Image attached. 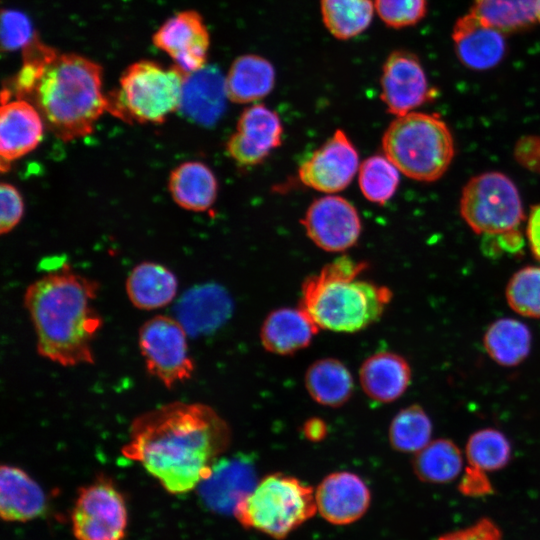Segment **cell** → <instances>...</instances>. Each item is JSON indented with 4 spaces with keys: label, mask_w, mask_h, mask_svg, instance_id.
Segmentation results:
<instances>
[{
    "label": "cell",
    "mask_w": 540,
    "mask_h": 540,
    "mask_svg": "<svg viewBox=\"0 0 540 540\" xmlns=\"http://www.w3.org/2000/svg\"><path fill=\"white\" fill-rule=\"evenodd\" d=\"M230 430L209 406L172 402L134 419L122 447L171 494L197 488L228 447Z\"/></svg>",
    "instance_id": "6da1fadb"
},
{
    "label": "cell",
    "mask_w": 540,
    "mask_h": 540,
    "mask_svg": "<svg viewBox=\"0 0 540 540\" xmlns=\"http://www.w3.org/2000/svg\"><path fill=\"white\" fill-rule=\"evenodd\" d=\"M98 283L63 268L33 282L24 304L37 338L38 353L62 366L92 364V342L102 318L92 306Z\"/></svg>",
    "instance_id": "7a4b0ae2"
},
{
    "label": "cell",
    "mask_w": 540,
    "mask_h": 540,
    "mask_svg": "<svg viewBox=\"0 0 540 540\" xmlns=\"http://www.w3.org/2000/svg\"><path fill=\"white\" fill-rule=\"evenodd\" d=\"M29 97L50 131L63 141L90 134L107 111L101 66L74 53L58 55Z\"/></svg>",
    "instance_id": "3957f363"
},
{
    "label": "cell",
    "mask_w": 540,
    "mask_h": 540,
    "mask_svg": "<svg viewBox=\"0 0 540 540\" xmlns=\"http://www.w3.org/2000/svg\"><path fill=\"white\" fill-rule=\"evenodd\" d=\"M367 263L341 256L308 277L300 307L319 328L360 331L381 318L392 299L389 288L360 279Z\"/></svg>",
    "instance_id": "277c9868"
},
{
    "label": "cell",
    "mask_w": 540,
    "mask_h": 540,
    "mask_svg": "<svg viewBox=\"0 0 540 540\" xmlns=\"http://www.w3.org/2000/svg\"><path fill=\"white\" fill-rule=\"evenodd\" d=\"M384 155L405 176L433 182L448 170L455 154L453 135L438 114L397 116L382 138Z\"/></svg>",
    "instance_id": "5b68a950"
},
{
    "label": "cell",
    "mask_w": 540,
    "mask_h": 540,
    "mask_svg": "<svg viewBox=\"0 0 540 540\" xmlns=\"http://www.w3.org/2000/svg\"><path fill=\"white\" fill-rule=\"evenodd\" d=\"M186 76L175 65L137 61L124 70L119 87L106 95L107 112L128 123H162L179 109Z\"/></svg>",
    "instance_id": "8992f818"
},
{
    "label": "cell",
    "mask_w": 540,
    "mask_h": 540,
    "mask_svg": "<svg viewBox=\"0 0 540 540\" xmlns=\"http://www.w3.org/2000/svg\"><path fill=\"white\" fill-rule=\"evenodd\" d=\"M316 512L315 492L310 486L275 473L259 481L233 514L242 526L283 539Z\"/></svg>",
    "instance_id": "52a82bcc"
},
{
    "label": "cell",
    "mask_w": 540,
    "mask_h": 540,
    "mask_svg": "<svg viewBox=\"0 0 540 540\" xmlns=\"http://www.w3.org/2000/svg\"><path fill=\"white\" fill-rule=\"evenodd\" d=\"M459 209L471 230L489 237L516 231L524 219L516 185L497 171L472 177L462 190Z\"/></svg>",
    "instance_id": "ba28073f"
},
{
    "label": "cell",
    "mask_w": 540,
    "mask_h": 540,
    "mask_svg": "<svg viewBox=\"0 0 540 540\" xmlns=\"http://www.w3.org/2000/svg\"><path fill=\"white\" fill-rule=\"evenodd\" d=\"M71 522L77 540H123L128 524L124 497L109 479L99 478L79 490Z\"/></svg>",
    "instance_id": "9c48e42d"
},
{
    "label": "cell",
    "mask_w": 540,
    "mask_h": 540,
    "mask_svg": "<svg viewBox=\"0 0 540 540\" xmlns=\"http://www.w3.org/2000/svg\"><path fill=\"white\" fill-rule=\"evenodd\" d=\"M139 348L148 372L167 388L187 380L194 371L187 332L177 319L157 315L139 331Z\"/></svg>",
    "instance_id": "30bf717a"
},
{
    "label": "cell",
    "mask_w": 540,
    "mask_h": 540,
    "mask_svg": "<svg viewBox=\"0 0 540 540\" xmlns=\"http://www.w3.org/2000/svg\"><path fill=\"white\" fill-rule=\"evenodd\" d=\"M380 85L381 100L396 117L413 112L436 96L420 59L407 50H395L386 58Z\"/></svg>",
    "instance_id": "8fae6325"
},
{
    "label": "cell",
    "mask_w": 540,
    "mask_h": 540,
    "mask_svg": "<svg viewBox=\"0 0 540 540\" xmlns=\"http://www.w3.org/2000/svg\"><path fill=\"white\" fill-rule=\"evenodd\" d=\"M302 224L308 237L329 252H341L354 246L362 229L356 208L340 196H324L313 201Z\"/></svg>",
    "instance_id": "7c38bea8"
},
{
    "label": "cell",
    "mask_w": 540,
    "mask_h": 540,
    "mask_svg": "<svg viewBox=\"0 0 540 540\" xmlns=\"http://www.w3.org/2000/svg\"><path fill=\"white\" fill-rule=\"evenodd\" d=\"M152 41L186 75L206 66L209 31L202 16L194 10L181 11L168 18L155 32Z\"/></svg>",
    "instance_id": "4fadbf2b"
},
{
    "label": "cell",
    "mask_w": 540,
    "mask_h": 540,
    "mask_svg": "<svg viewBox=\"0 0 540 540\" xmlns=\"http://www.w3.org/2000/svg\"><path fill=\"white\" fill-rule=\"evenodd\" d=\"M359 168L356 148L342 130L334 134L299 167L303 184L325 193L345 189Z\"/></svg>",
    "instance_id": "5bb4252c"
},
{
    "label": "cell",
    "mask_w": 540,
    "mask_h": 540,
    "mask_svg": "<svg viewBox=\"0 0 540 540\" xmlns=\"http://www.w3.org/2000/svg\"><path fill=\"white\" fill-rule=\"evenodd\" d=\"M282 135L283 126L278 114L263 104H253L240 115L226 150L239 166H255L280 146Z\"/></svg>",
    "instance_id": "9a60e30c"
},
{
    "label": "cell",
    "mask_w": 540,
    "mask_h": 540,
    "mask_svg": "<svg viewBox=\"0 0 540 540\" xmlns=\"http://www.w3.org/2000/svg\"><path fill=\"white\" fill-rule=\"evenodd\" d=\"M257 483L253 459L250 455L238 453L217 459L197 488L200 499L210 510L226 514L233 513Z\"/></svg>",
    "instance_id": "2e32d148"
},
{
    "label": "cell",
    "mask_w": 540,
    "mask_h": 540,
    "mask_svg": "<svg viewBox=\"0 0 540 540\" xmlns=\"http://www.w3.org/2000/svg\"><path fill=\"white\" fill-rule=\"evenodd\" d=\"M505 35L471 8L456 20L451 38L457 59L463 66L486 71L504 59L507 51Z\"/></svg>",
    "instance_id": "e0dca14e"
},
{
    "label": "cell",
    "mask_w": 540,
    "mask_h": 540,
    "mask_svg": "<svg viewBox=\"0 0 540 540\" xmlns=\"http://www.w3.org/2000/svg\"><path fill=\"white\" fill-rule=\"evenodd\" d=\"M317 511L328 522L347 525L367 511L371 494L356 474L340 471L327 475L315 491Z\"/></svg>",
    "instance_id": "ac0fdd59"
},
{
    "label": "cell",
    "mask_w": 540,
    "mask_h": 540,
    "mask_svg": "<svg viewBox=\"0 0 540 540\" xmlns=\"http://www.w3.org/2000/svg\"><path fill=\"white\" fill-rule=\"evenodd\" d=\"M0 110L1 169L33 151L41 142L44 121L37 108L25 99L2 97Z\"/></svg>",
    "instance_id": "d6986e66"
},
{
    "label": "cell",
    "mask_w": 540,
    "mask_h": 540,
    "mask_svg": "<svg viewBox=\"0 0 540 540\" xmlns=\"http://www.w3.org/2000/svg\"><path fill=\"white\" fill-rule=\"evenodd\" d=\"M232 307V299L222 286L207 283L190 288L182 295L175 308L176 319L187 334H207L229 319Z\"/></svg>",
    "instance_id": "ffe728a7"
},
{
    "label": "cell",
    "mask_w": 540,
    "mask_h": 540,
    "mask_svg": "<svg viewBox=\"0 0 540 540\" xmlns=\"http://www.w3.org/2000/svg\"><path fill=\"white\" fill-rule=\"evenodd\" d=\"M228 99L225 77L213 66H205L185 77L179 111L201 126L214 125L223 115Z\"/></svg>",
    "instance_id": "44dd1931"
},
{
    "label": "cell",
    "mask_w": 540,
    "mask_h": 540,
    "mask_svg": "<svg viewBox=\"0 0 540 540\" xmlns=\"http://www.w3.org/2000/svg\"><path fill=\"white\" fill-rule=\"evenodd\" d=\"M359 378L369 398L376 402L389 403L405 393L411 383L412 371L404 357L394 352L382 351L363 362Z\"/></svg>",
    "instance_id": "7402d4cb"
},
{
    "label": "cell",
    "mask_w": 540,
    "mask_h": 540,
    "mask_svg": "<svg viewBox=\"0 0 540 540\" xmlns=\"http://www.w3.org/2000/svg\"><path fill=\"white\" fill-rule=\"evenodd\" d=\"M319 326L301 307L272 311L260 330L263 347L275 354L289 355L310 344Z\"/></svg>",
    "instance_id": "603a6c76"
},
{
    "label": "cell",
    "mask_w": 540,
    "mask_h": 540,
    "mask_svg": "<svg viewBox=\"0 0 540 540\" xmlns=\"http://www.w3.org/2000/svg\"><path fill=\"white\" fill-rule=\"evenodd\" d=\"M40 485L19 467L3 464L0 469V514L9 522H25L46 510Z\"/></svg>",
    "instance_id": "cb8c5ba5"
},
{
    "label": "cell",
    "mask_w": 540,
    "mask_h": 540,
    "mask_svg": "<svg viewBox=\"0 0 540 540\" xmlns=\"http://www.w3.org/2000/svg\"><path fill=\"white\" fill-rule=\"evenodd\" d=\"M483 347L489 358L502 367L522 364L532 348V332L521 320L503 317L491 322L483 333Z\"/></svg>",
    "instance_id": "d4e9b609"
},
{
    "label": "cell",
    "mask_w": 540,
    "mask_h": 540,
    "mask_svg": "<svg viewBox=\"0 0 540 540\" xmlns=\"http://www.w3.org/2000/svg\"><path fill=\"white\" fill-rule=\"evenodd\" d=\"M275 84V69L266 58L255 54L237 57L225 76L228 99L251 103L266 97Z\"/></svg>",
    "instance_id": "484cf974"
},
{
    "label": "cell",
    "mask_w": 540,
    "mask_h": 540,
    "mask_svg": "<svg viewBox=\"0 0 540 540\" xmlns=\"http://www.w3.org/2000/svg\"><path fill=\"white\" fill-rule=\"evenodd\" d=\"M168 188L176 204L196 212L209 209L218 193L214 173L198 161H188L177 166L170 174Z\"/></svg>",
    "instance_id": "4316f807"
},
{
    "label": "cell",
    "mask_w": 540,
    "mask_h": 540,
    "mask_svg": "<svg viewBox=\"0 0 540 540\" xmlns=\"http://www.w3.org/2000/svg\"><path fill=\"white\" fill-rule=\"evenodd\" d=\"M178 282L166 267L144 262L130 272L126 281V291L132 304L143 310L166 306L175 297Z\"/></svg>",
    "instance_id": "83f0119b"
},
{
    "label": "cell",
    "mask_w": 540,
    "mask_h": 540,
    "mask_svg": "<svg viewBox=\"0 0 540 540\" xmlns=\"http://www.w3.org/2000/svg\"><path fill=\"white\" fill-rule=\"evenodd\" d=\"M305 386L314 401L338 407L349 400L353 392V378L339 360L325 358L315 361L306 371Z\"/></svg>",
    "instance_id": "f1b7e54d"
},
{
    "label": "cell",
    "mask_w": 540,
    "mask_h": 540,
    "mask_svg": "<svg viewBox=\"0 0 540 540\" xmlns=\"http://www.w3.org/2000/svg\"><path fill=\"white\" fill-rule=\"evenodd\" d=\"M413 469L423 482L445 484L455 480L463 470V453L459 446L448 438L431 440L415 453Z\"/></svg>",
    "instance_id": "f546056e"
},
{
    "label": "cell",
    "mask_w": 540,
    "mask_h": 540,
    "mask_svg": "<svg viewBox=\"0 0 540 540\" xmlns=\"http://www.w3.org/2000/svg\"><path fill=\"white\" fill-rule=\"evenodd\" d=\"M371 0H320V11L327 30L337 39L348 40L365 31L373 18Z\"/></svg>",
    "instance_id": "4dcf8cb0"
},
{
    "label": "cell",
    "mask_w": 540,
    "mask_h": 540,
    "mask_svg": "<svg viewBox=\"0 0 540 540\" xmlns=\"http://www.w3.org/2000/svg\"><path fill=\"white\" fill-rule=\"evenodd\" d=\"M512 456L510 440L496 428L486 427L474 431L465 444L468 465L487 473L505 468Z\"/></svg>",
    "instance_id": "1f68e13d"
},
{
    "label": "cell",
    "mask_w": 540,
    "mask_h": 540,
    "mask_svg": "<svg viewBox=\"0 0 540 540\" xmlns=\"http://www.w3.org/2000/svg\"><path fill=\"white\" fill-rule=\"evenodd\" d=\"M472 9L503 33L531 28L536 20L538 0H472Z\"/></svg>",
    "instance_id": "d6a6232c"
},
{
    "label": "cell",
    "mask_w": 540,
    "mask_h": 540,
    "mask_svg": "<svg viewBox=\"0 0 540 540\" xmlns=\"http://www.w3.org/2000/svg\"><path fill=\"white\" fill-rule=\"evenodd\" d=\"M432 432L433 424L427 412L420 405L412 404L392 419L389 441L397 451L417 453L431 441Z\"/></svg>",
    "instance_id": "836d02e7"
},
{
    "label": "cell",
    "mask_w": 540,
    "mask_h": 540,
    "mask_svg": "<svg viewBox=\"0 0 540 540\" xmlns=\"http://www.w3.org/2000/svg\"><path fill=\"white\" fill-rule=\"evenodd\" d=\"M397 167L384 155L367 158L359 167L358 182L364 197L383 205L389 201L399 186Z\"/></svg>",
    "instance_id": "e575fe53"
},
{
    "label": "cell",
    "mask_w": 540,
    "mask_h": 540,
    "mask_svg": "<svg viewBox=\"0 0 540 540\" xmlns=\"http://www.w3.org/2000/svg\"><path fill=\"white\" fill-rule=\"evenodd\" d=\"M505 299L516 314L540 319V266H526L516 271L506 285Z\"/></svg>",
    "instance_id": "d590c367"
},
{
    "label": "cell",
    "mask_w": 540,
    "mask_h": 540,
    "mask_svg": "<svg viewBox=\"0 0 540 540\" xmlns=\"http://www.w3.org/2000/svg\"><path fill=\"white\" fill-rule=\"evenodd\" d=\"M23 64L16 75L14 89L18 99L29 97L46 67L58 56L36 37L23 49Z\"/></svg>",
    "instance_id": "8d00e7d4"
},
{
    "label": "cell",
    "mask_w": 540,
    "mask_h": 540,
    "mask_svg": "<svg viewBox=\"0 0 540 540\" xmlns=\"http://www.w3.org/2000/svg\"><path fill=\"white\" fill-rule=\"evenodd\" d=\"M375 10L385 25L402 29L416 25L427 13V0H375Z\"/></svg>",
    "instance_id": "74e56055"
},
{
    "label": "cell",
    "mask_w": 540,
    "mask_h": 540,
    "mask_svg": "<svg viewBox=\"0 0 540 540\" xmlns=\"http://www.w3.org/2000/svg\"><path fill=\"white\" fill-rule=\"evenodd\" d=\"M34 37L31 22L26 15L15 10L2 11L1 45L3 50L23 49Z\"/></svg>",
    "instance_id": "f35d334b"
},
{
    "label": "cell",
    "mask_w": 540,
    "mask_h": 540,
    "mask_svg": "<svg viewBox=\"0 0 540 540\" xmlns=\"http://www.w3.org/2000/svg\"><path fill=\"white\" fill-rule=\"evenodd\" d=\"M0 204V232L5 234L11 231L21 220L24 204L17 188L4 182L0 187Z\"/></svg>",
    "instance_id": "ab89813d"
},
{
    "label": "cell",
    "mask_w": 540,
    "mask_h": 540,
    "mask_svg": "<svg viewBox=\"0 0 540 540\" xmlns=\"http://www.w3.org/2000/svg\"><path fill=\"white\" fill-rule=\"evenodd\" d=\"M437 540H503V538L496 523L483 518L469 527L442 535Z\"/></svg>",
    "instance_id": "60d3db41"
},
{
    "label": "cell",
    "mask_w": 540,
    "mask_h": 540,
    "mask_svg": "<svg viewBox=\"0 0 540 540\" xmlns=\"http://www.w3.org/2000/svg\"><path fill=\"white\" fill-rule=\"evenodd\" d=\"M459 491L470 497H481L493 492L487 472L467 465L458 485Z\"/></svg>",
    "instance_id": "b9f144b4"
},
{
    "label": "cell",
    "mask_w": 540,
    "mask_h": 540,
    "mask_svg": "<svg viewBox=\"0 0 540 540\" xmlns=\"http://www.w3.org/2000/svg\"><path fill=\"white\" fill-rule=\"evenodd\" d=\"M517 161L527 169L540 172V137L521 138L514 150Z\"/></svg>",
    "instance_id": "7bdbcfd3"
},
{
    "label": "cell",
    "mask_w": 540,
    "mask_h": 540,
    "mask_svg": "<svg viewBox=\"0 0 540 540\" xmlns=\"http://www.w3.org/2000/svg\"><path fill=\"white\" fill-rule=\"evenodd\" d=\"M527 239L535 258L540 262V203L530 210L527 222Z\"/></svg>",
    "instance_id": "ee69618b"
},
{
    "label": "cell",
    "mask_w": 540,
    "mask_h": 540,
    "mask_svg": "<svg viewBox=\"0 0 540 540\" xmlns=\"http://www.w3.org/2000/svg\"><path fill=\"white\" fill-rule=\"evenodd\" d=\"M303 432L309 440L319 441L326 435L327 427L322 420L311 418L304 424Z\"/></svg>",
    "instance_id": "f6af8a7d"
},
{
    "label": "cell",
    "mask_w": 540,
    "mask_h": 540,
    "mask_svg": "<svg viewBox=\"0 0 540 540\" xmlns=\"http://www.w3.org/2000/svg\"><path fill=\"white\" fill-rule=\"evenodd\" d=\"M536 17H537V21L540 23V0H538V4H537Z\"/></svg>",
    "instance_id": "bcb514c9"
}]
</instances>
